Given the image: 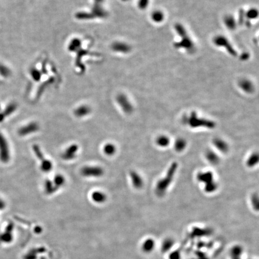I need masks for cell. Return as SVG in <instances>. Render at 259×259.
I'll return each mask as SVG.
<instances>
[{
	"mask_svg": "<svg viewBox=\"0 0 259 259\" xmlns=\"http://www.w3.org/2000/svg\"><path fill=\"white\" fill-rule=\"evenodd\" d=\"M54 184L56 186V188L58 189L60 187L63 186L65 184V178L63 176L61 175H56L54 180Z\"/></svg>",
	"mask_w": 259,
	"mask_h": 259,
	"instance_id": "cb8c5ba5",
	"label": "cell"
},
{
	"mask_svg": "<svg viewBox=\"0 0 259 259\" xmlns=\"http://www.w3.org/2000/svg\"><path fill=\"white\" fill-rule=\"evenodd\" d=\"M176 31L179 33V35L182 37V40L176 44V47H182L188 50H192L194 49V44L191 42L190 38L186 33L184 28L180 24H177L175 27Z\"/></svg>",
	"mask_w": 259,
	"mask_h": 259,
	"instance_id": "3957f363",
	"label": "cell"
},
{
	"mask_svg": "<svg viewBox=\"0 0 259 259\" xmlns=\"http://www.w3.org/2000/svg\"><path fill=\"white\" fill-rule=\"evenodd\" d=\"M225 23L230 29H233L236 27V22L231 16H228L225 18Z\"/></svg>",
	"mask_w": 259,
	"mask_h": 259,
	"instance_id": "603a6c76",
	"label": "cell"
},
{
	"mask_svg": "<svg viewBox=\"0 0 259 259\" xmlns=\"http://www.w3.org/2000/svg\"><path fill=\"white\" fill-rule=\"evenodd\" d=\"M103 174V169L98 166H85L81 170V174L86 177H100Z\"/></svg>",
	"mask_w": 259,
	"mask_h": 259,
	"instance_id": "5b68a950",
	"label": "cell"
},
{
	"mask_svg": "<svg viewBox=\"0 0 259 259\" xmlns=\"http://www.w3.org/2000/svg\"><path fill=\"white\" fill-rule=\"evenodd\" d=\"M259 163V154L257 153H252L246 161V165L249 168H252L256 166Z\"/></svg>",
	"mask_w": 259,
	"mask_h": 259,
	"instance_id": "e0dca14e",
	"label": "cell"
},
{
	"mask_svg": "<svg viewBox=\"0 0 259 259\" xmlns=\"http://www.w3.org/2000/svg\"><path fill=\"white\" fill-rule=\"evenodd\" d=\"M257 15H258V12L256 9H251L249 10L246 13L247 17L250 19L256 18V17H257Z\"/></svg>",
	"mask_w": 259,
	"mask_h": 259,
	"instance_id": "83f0119b",
	"label": "cell"
},
{
	"mask_svg": "<svg viewBox=\"0 0 259 259\" xmlns=\"http://www.w3.org/2000/svg\"><path fill=\"white\" fill-rule=\"evenodd\" d=\"M197 179L199 182L203 183L205 185L215 181L214 175L210 171H202L199 172L197 175Z\"/></svg>",
	"mask_w": 259,
	"mask_h": 259,
	"instance_id": "52a82bcc",
	"label": "cell"
},
{
	"mask_svg": "<svg viewBox=\"0 0 259 259\" xmlns=\"http://www.w3.org/2000/svg\"><path fill=\"white\" fill-rule=\"evenodd\" d=\"M212 142H213L214 146L219 151L223 153H226L228 152L229 149V145L225 140L217 137V138L214 139Z\"/></svg>",
	"mask_w": 259,
	"mask_h": 259,
	"instance_id": "8fae6325",
	"label": "cell"
},
{
	"mask_svg": "<svg viewBox=\"0 0 259 259\" xmlns=\"http://www.w3.org/2000/svg\"><path fill=\"white\" fill-rule=\"evenodd\" d=\"M156 144L161 148L168 147L170 143V139L166 135H161L157 137L155 140Z\"/></svg>",
	"mask_w": 259,
	"mask_h": 259,
	"instance_id": "5bb4252c",
	"label": "cell"
},
{
	"mask_svg": "<svg viewBox=\"0 0 259 259\" xmlns=\"http://www.w3.org/2000/svg\"><path fill=\"white\" fill-rule=\"evenodd\" d=\"M183 122L191 128H206L212 129L215 127V123L210 119L199 117L194 112L185 116L183 118Z\"/></svg>",
	"mask_w": 259,
	"mask_h": 259,
	"instance_id": "7a4b0ae2",
	"label": "cell"
},
{
	"mask_svg": "<svg viewBox=\"0 0 259 259\" xmlns=\"http://www.w3.org/2000/svg\"><path fill=\"white\" fill-rule=\"evenodd\" d=\"M175 150L178 152H182L187 147V142L183 138H178L175 142Z\"/></svg>",
	"mask_w": 259,
	"mask_h": 259,
	"instance_id": "ac0fdd59",
	"label": "cell"
},
{
	"mask_svg": "<svg viewBox=\"0 0 259 259\" xmlns=\"http://www.w3.org/2000/svg\"><path fill=\"white\" fill-rule=\"evenodd\" d=\"M152 18L153 21L157 22L162 21L164 18V15L160 11H156L153 13Z\"/></svg>",
	"mask_w": 259,
	"mask_h": 259,
	"instance_id": "d4e9b609",
	"label": "cell"
},
{
	"mask_svg": "<svg viewBox=\"0 0 259 259\" xmlns=\"http://www.w3.org/2000/svg\"><path fill=\"white\" fill-rule=\"evenodd\" d=\"M41 169L44 172H49L52 168V164L50 161L46 160L45 158L42 160Z\"/></svg>",
	"mask_w": 259,
	"mask_h": 259,
	"instance_id": "7402d4cb",
	"label": "cell"
},
{
	"mask_svg": "<svg viewBox=\"0 0 259 259\" xmlns=\"http://www.w3.org/2000/svg\"><path fill=\"white\" fill-rule=\"evenodd\" d=\"M5 207V203L0 199V210H3Z\"/></svg>",
	"mask_w": 259,
	"mask_h": 259,
	"instance_id": "f546056e",
	"label": "cell"
},
{
	"mask_svg": "<svg viewBox=\"0 0 259 259\" xmlns=\"http://www.w3.org/2000/svg\"><path fill=\"white\" fill-rule=\"evenodd\" d=\"M16 109V105H10L8 106L6 108L5 112L3 113V115L4 116V117L6 118L8 115H10L11 113H12L13 112H14Z\"/></svg>",
	"mask_w": 259,
	"mask_h": 259,
	"instance_id": "4316f807",
	"label": "cell"
},
{
	"mask_svg": "<svg viewBox=\"0 0 259 259\" xmlns=\"http://www.w3.org/2000/svg\"><path fill=\"white\" fill-rule=\"evenodd\" d=\"M131 180L132 182L133 187L136 189H140L143 185V181L140 176L137 172L135 171H132L130 173Z\"/></svg>",
	"mask_w": 259,
	"mask_h": 259,
	"instance_id": "7c38bea8",
	"label": "cell"
},
{
	"mask_svg": "<svg viewBox=\"0 0 259 259\" xmlns=\"http://www.w3.org/2000/svg\"><path fill=\"white\" fill-rule=\"evenodd\" d=\"M116 147L112 143H107L103 147V151L105 154L109 156H112L116 153Z\"/></svg>",
	"mask_w": 259,
	"mask_h": 259,
	"instance_id": "ffe728a7",
	"label": "cell"
},
{
	"mask_svg": "<svg viewBox=\"0 0 259 259\" xmlns=\"http://www.w3.org/2000/svg\"><path fill=\"white\" fill-rule=\"evenodd\" d=\"M117 101L125 113H130L133 112V106L126 96L124 95H120L117 98Z\"/></svg>",
	"mask_w": 259,
	"mask_h": 259,
	"instance_id": "ba28073f",
	"label": "cell"
},
{
	"mask_svg": "<svg viewBox=\"0 0 259 259\" xmlns=\"http://www.w3.org/2000/svg\"><path fill=\"white\" fill-rule=\"evenodd\" d=\"M44 187H45L44 188H45L46 193H48L49 194L55 193L56 190L58 189L56 186L55 185V184H54L53 181H49V180L46 181Z\"/></svg>",
	"mask_w": 259,
	"mask_h": 259,
	"instance_id": "44dd1931",
	"label": "cell"
},
{
	"mask_svg": "<svg viewBox=\"0 0 259 259\" xmlns=\"http://www.w3.org/2000/svg\"><path fill=\"white\" fill-rule=\"evenodd\" d=\"M10 159V152L7 140L4 136L0 133V160L7 163Z\"/></svg>",
	"mask_w": 259,
	"mask_h": 259,
	"instance_id": "277c9868",
	"label": "cell"
},
{
	"mask_svg": "<svg viewBox=\"0 0 259 259\" xmlns=\"http://www.w3.org/2000/svg\"><path fill=\"white\" fill-rule=\"evenodd\" d=\"M206 158L207 160L212 164H217L220 162V158L218 155L215 152L211 150H208L206 151Z\"/></svg>",
	"mask_w": 259,
	"mask_h": 259,
	"instance_id": "4fadbf2b",
	"label": "cell"
},
{
	"mask_svg": "<svg viewBox=\"0 0 259 259\" xmlns=\"http://www.w3.org/2000/svg\"><path fill=\"white\" fill-rule=\"evenodd\" d=\"M91 112V109L88 106H82L76 109L75 111V115L77 117H84Z\"/></svg>",
	"mask_w": 259,
	"mask_h": 259,
	"instance_id": "2e32d148",
	"label": "cell"
},
{
	"mask_svg": "<svg viewBox=\"0 0 259 259\" xmlns=\"http://www.w3.org/2000/svg\"><path fill=\"white\" fill-rule=\"evenodd\" d=\"M178 168V164L176 162L172 163L168 168L166 175L158 181L155 186V193L158 196L165 194L167 190L174 181L176 172Z\"/></svg>",
	"mask_w": 259,
	"mask_h": 259,
	"instance_id": "6da1fadb",
	"label": "cell"
},
{
	"mask_svg": "<svg viewBox=\"0 0 259 259\" xmlns=\"http://www.w3.org/2000/svg\"><path fill=\"white\" fill-rule=\"evenodd\" d=\"M92 199L96 203H101L105 202L106 200V196L105 194L101 191H94L92 194Z\"/></svg>",
	"mask_w": 259,
	"mask_h": 259,
	"instance_id": "9a60e30c",
	"label": "cell"
},
{
	"mask_svg": "<svg viewBox=\"0 0 259 259\" xmlns=\"http://www.w3.org/2000/svg\"><path fill=\"white\" fill-rule=\"evenodd\" d=\"M214 43L217 46H223L225 47V48L227 50V51L229 52L230 54L231 55L235 56L236 55V51L233 49V47L231 46V44H230L228 40L223 36H218L214 39Z\"/></svg>",
	"mask_w": 259,
	"mask_h": 259,
	"instance_id": "8992f818",
	"label": "cell"
},
{
	"mask_svg": "<svg viewBox=\"0 0 259 259\" xmlns=\"http://www.w3.org/2000/svg\"><path fill=\"white\" fill-rule=\"evenodd\" d=\"M239 85H240L241 88L244 91H245L246 92L250 93V92H252V91L254 90L253 85H252V84H251V82H250L249 80H242V81H241Z\"/></svg>",
	"mask_w": 259,
	"mask_h": 259,
	"instance_id": "d6986e66",
	"label": "cell"
},
{
	"mask_svg": "<svg viewBox=\"0 0 259 259\" xmlns=\"http://www.w3.org/2000/svg\"><path fill=\"white\" fill-rule=\"evenodd\" d=\"M39 129V126L36 122H31L25 126L22 127L19 130L21 136H27L31 133H35Z\"/></svg>",
	"mask_w": 259,
	"mask_h": 259,
	"instance_id": "9c48e42d",
	"label": "cell"
},
{
	"mask_svg": "<svg viewBox=\"0 0 259 259\" xmlns=\"http://www.w3.org/2000/svg\"><path fill=\"white\" fill-rule=\"evenodd\" d=\"M0 239L4 242H9L11 240V233L9 232V230H7L1 236Z\"/></svg>",
	"mask_w": 259,
	"mask_h": 259,
	"instance_id": "484cf974",
	"label": "cell"
},
{
	"mask_svg": "<svg viewBox=\"0 0 259 259\" xmlns=\"http://www.w3.org/2000/svg\"><path fill=\"white\" fill-rule=\"evenodd\" d=\"M252 205L253 206L258 208V205H259V196L257 195V194H253L252 196Z\"/></svg>",
	"mask_w": 259,
	"mask_h": 259,
	"instance_id": "f1b7e54d",
	"label": "cell"
},
{
	"mask_svg": "<svg viewBox=\"0 0 259 259\" xmlns=\"http://www.w3.org/2000/svg\"><path fill=\"white\" fill-rule=\"evenodd\" d=\"M78 151V147L73 144L67 148L62 154V158L65 160H73L76 155Z\"/></svg>",
	"mask_w": 259,
	"mask_h": 259,
	"instance_id": "30bf717a",
	"label": "cell"
},
{
	"mask_svg": "<svg viewBox=\"0 0 259 259\" xmlns=\"http://www.w3.org/2000/svg\"><path fill=\"white\" fill-rule=\"evenodd\" d=\"M4 118H5L4 116L3 115V113H1V114H0V122H2Z\"/></svg>",
	"mask_w": 259,
	"mask_h": 259,
	"instance_id": "4dcf8cb0",
	"label": "cell"
}]
</instances>
